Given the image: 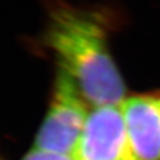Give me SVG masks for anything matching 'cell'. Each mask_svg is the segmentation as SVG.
<instances>
[{"mask_svg": "<svg viewBox=\"0 0 160 160\" xmlns=\"http://www.w3.org/2000/svg\"><path fill=\"white\" fill-rule=\"evenodd\" d=\"M73 156L76 160H136L121 103L90 108Z\"/></svg>", "mask_w": 160, "mask_h": 160, "instance_id": "cell-3", "label": "cell"}, {"mask_svg": "<svg viewBox=\"0 0 160 160\" xmlns=\"http://www.w3.org/2000/svg\"><path fill=\"white\" fill-rule=\"evenodd\" d=\"M89 110L75 80L59 68L53 83L52 99L33 148L73 155Z\"/></svg>", "mask_w": 160, "mask_h": 160, "instance_id": "cell-2", "label": "cell"}, {"mask_svg": "<svg viewBox=\"0 0 160 160\" xmlns=\"http://www.w3.org/2000/svg\"><path fill=\"white\" fill-rule=\"evenodd\" d=\"M110 16L105 10L53 1L42 43L75 80L91 107L121 103L126 86L109 49Z\"/></svg>", "mask_w": 160, "mask_h": 160, "instance_id": "cell-1", "label": "cell"}, {"mask_svg": "<svg viewBox=\"0 0 160 160\" xmlns=\"http://www.w3.org/2000/svg\"><path fill=\"white\" fill-rule=\"evenodd\" d=\"M136 160H160V96L126 97L121 102Z\"/></svg>", "mask_w": 160, "mask_h": 160, "instance_id": "cell-4", "label": "cell"}, {"mask_svg": "<svg viewBox=\"0 0 160 160\" xmlns=\"http://www.w3.org/2000/svg\"><path fill=\"white\" fill-rule=\"evenodd\" d=\"M21 160H76V158L73 155H66L33 148Z\"/></svg>", "mask_w": 160, "mask_h": 160, "instance_id": "cell-5", "label": "cell"}]
</instances>
